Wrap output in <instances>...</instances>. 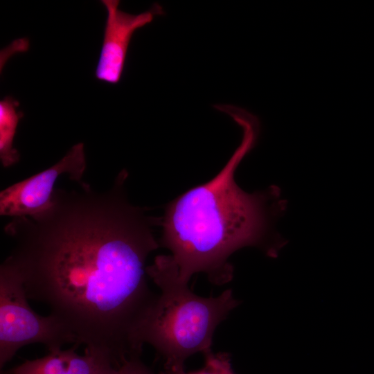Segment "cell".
<instances>
[{
  "label": "cell",
  "instance_id": "6da1fadb",
  "mask_svg": "<svg viewBox=\"0 0 374 374\" xmlns=\"http://www.w3.org/2000/svg\"><path fill=\"white\" fill-rule=\"evenodd\" d=\"M86 190L33 218L37 226L15 231L6 259L20 274L27 298L46 305L76 336L78 344L116 368L140 357L139 330L157 295L145 261L159 248L157 220L129 204L120 191Z\"/></svg>",
  "mask_w": 374,
  "mask_h": 374
},
{
  "label": "cell",
  "instance_id": "7a4b0ae2",
  "mask_svg": "<svg viewBox=\"0 0 374 374\" xmlns=\"http://www.w3.org/2000/svg\"><path fill=\"white\" fill-rule=\"evenodd\" d=\"M231 118L242 130L240 145L215 177L174 199L159 220L160 243L170 254L154 260L184 283L203 272L213 283L223 285L233 276L228 259L235 251L253 246L275 256L285 243L275 230L287 206L280 188L273 185L249 193L234 178L240 163L257 143L260 121L244 109Z\"/></svg>",
  "mask_w": 374,
  "mask_h": 374
},
{
  "label": "cell",
  "instance_id": "3957f363",
  "mask_svg": "<svg viewBox=\"0 0 374 374\" xmlns=\"http://www.w3.org/2000/svg\"><path fill=\"white\" fill-rule=\"evenodd\" d=\"M146 271L161 294L141 321L140 343L152 346L166 359L165 368L184 366L190 356L211 352L216 328L238 305L232 290L215 297H202L155 262L147 266Z\"/></svg>",
  "mask_w": 374,
  "mask_h": 374
},
{
  "label": "cell",
  "instance_id": "277c9868",
  "mask_svg": "<svg viewBox=\"0 0 374 374\" xmlns=\"http://www.w3.org/2000/svg\"><path fill=\"white\" fill-rule=\"evenodd\" d=\"M28 299L20 274L6 260L0 269L1 369L28 344H42L49 352L66 344H78L76 336L60 319L37 314Z\"/></svg>",
  "mask_w": 374,
  "mask_h": 374
},
{
  "label": "cell",
  "instance_id": "5b68a950",
  "mask_svg": "<svg viewBox=\"0 0 374 374\" xmlns=\"http://www.w3.org/2000/svg\"><path fill=\"white\" fill-rule=\"evenodd\" d=\"M82 143L73 145L55 164L25 180L17 182L0 193V213L3 216L37 217L55 204V185L64 174L80 181L86 170Z\"/></svg>",
  "mask_w": 374,
  "mask_h": 374
},
{
  "label": "cell",
  "instance_id": "8992f818",
  "mask_svg": "<svg viewBox=\"0 0 374 374\" xmlns=\"http://www.w3.org/2000/svg\"><path fill=\"white\" fill-rule=\"evenodd\" d=\"M100 2L107 10V19L95 77L99 81L116 84L121 79L133 34L164 12L155 3L148 10L134 15L121 10L118 0Z\"/></svg>",
  "mask_w": 374,
  "mask_h": 374
},
{
  "label": "cell",
  "instance_id": "52a82bcc",
  "mask_svg": "<svg viewBox=\"0 0 374 374\" xmlns=\"http://www.w3.org/2000/svg\"><path fill=\"white\" fill-rule=\"evenodd\" d=\"M78 346L75 344L68 350L49 352L41 358L26 360L8 370L6 374H93L101 361L106 358L87 349L84 355H80L75 352Z\"/></svg>",
  "mask_w": 374,
  "mask_h": 374
},
{
  "label": "cell",
  "instance_id": "ba28073f",
  "mask_svg": "<svg viewBox=\"0 0 374 374\" xmlns=\"http://www.w3.org/2000/svg\"><path fill=\"white\" fill-rule=\"evenodd\" d=\"M19 105L11 96H6L0 101V159L6 168L19 160V153L13 146L16 129L24 115L17 110Z\"/></svg>",
  "mask_w": 374,
  "mask_h": 374
},
{
  "label": "cell",
  "instance_id": "9c48e42d",
  "mask_svg": "<svg viewBox=\"0 0 374 374\" xmlns=\"http://www.w3.org/2000/svg\"><path fill=\"white\" fill-rule=\"evenodd\" d=\"M204 357V366L197 371L186 372L184 366L166 368L164 374H235L228 354L210 352Z\"/></svg>",
  "mask_w": 374,
  "mask_h": 374
},
{
  "label": "cell",
  "instance_id": "30bf717a",
  "mask_svg": "<svg viewBox=\"0 0 374 374\" xmlns=\"http://www.w3.org/2000/svg\"><path fill=\"white\" fill-rule=\"evenodd\" d=\"M118 374H154L140 359V357L130 359L124 363L118 369Z\"/></svg>",
  "mask_w": 374,
  "mask_h": 374
},
{
  "label": "cell",
  "instance_id": "8fae6325",
  "mask_svg": "<svg viewBox=\"0 0 374 374\" xmlns=\"http://www.w3.org/2000/svg\"><path fill=\"white\" fill-rule=\"evenodd\" d=\"M93 374H118V371L107 359H104Z\"/></svg>",
  "mask_w": 374,
  "mask_h": 374
},
{
  "label": "cell",
  "instance_id": "7c38bea8",
  "mask_svg": "<svg viewBox=\"0 0 374 374\" xmlns=\"http://www.w3.org/2000/svg\"></svg>",
  "mask_w": 374,
  "mask_h": 374
}]
</instances>
